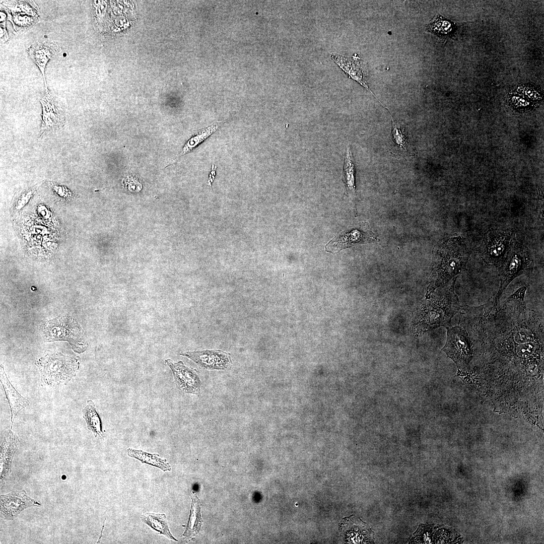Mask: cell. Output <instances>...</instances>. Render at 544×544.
<instances>
[{"label":"cell","mask_w":544,"mask_h":544,"mask_svg":"<svg viewBox=\"0 0 544 544\" xmlns=\"http://www.w3.org/2000/svg\"><path fill=\"white\" fill-rule=\"evenodd\" d=\"M3 5L12 14H26L38 18L39 9L33 1H10L3 2Z\"/></svg>","instance_id":"cell-23"},{"label":"cell","mask_w":544,"mask_h":544,"mask_svg":"<svg viewBox=\"0 0 544 544\" xmlns=\"http://www.w3.org/2000/svg\"><path fill=\"white\" fill-rule=\"evenodd\" d=\"M390 116L392 121V140L396 151L401 154H407L410 147L407 138L404 133V128L400 124L394 121L391 115Z\"/></svg>","instance_id":"cell-24"},{"label":"cell","mask_w":544,"mask_h":544,"mask_svg":"<svg viewBox=\"0 0 544 544\" xmlns=\"http://www.w3.org/2000/svg\"><path fill=\"white\" fill-rule=\"evenodd\" d=\"M201 505L197 495L194 493L191 497L190 515L185 531L182 535L187 538H192L199 533L202 523L201 516Z\"/></svg>","instance_id":"cell-18"},{"label":"cell","mask_w":544,"mask_h":544,"mask_svg":"<svg viewBox=\"0 0 544 544\" xmlns=\"http://www.w3.org/2000/svg\"><path fill=\"white\" fill-rule=\"evenodd\" d=\"M518 92L526 94L533 99H537L539 97L537 89L531 85H522L518 87Z\"/></svg>","instance_id":"cell-27"},{"label":"cell","mask_w":544,"mask_h":544,"mask_svg":"<svg viewBox=\"0 0 544 544\" xmlns=\"http://www.w3.org/2000/svg\"><path fill=\"white\" fill-rule=\"evenodd\" d=\"M41 381L48 385H64L75 376L79 368L78 358L51 351H46L36 363Z\"/></svg>","instance_id":"cell-3"},{"label":"cell","mask_w":544,"mask_h":544,"mask_svg":"<svg viewBox=\"0 0 544 544\" xmlns=\"http://www.w3.org/2000/svg\"><path fill=\"white\" fill-rule=\"evenodd\" d=\"M179 354L207 370H229L232 365L231 354L220 350L188 351Z\"/></svg>","instance_id":"cell-9"},{"label":"cell","mask_w":544,"mask_h":544,"mask_svg":"<svg viewBox=\"0 0 544 544\" xmlns=\"http://www.w3.org/2000/svg\"><path fill=\"white\" fill-rule=\"evenodd\" d=\"M379 241L369 228L362 223L341 233L326 245V251L332 253L353 246Z\"/></svg>","instance_id":"cell-8"},{"label":"cell","mask_w":544,"mask_h":544,"mask_svg":"<svg viewBox=\"0 0 544 544\" xmlns=\"http://www.w3.org/2000/svg\"><path fill=\"white\" fill-rule=\"evenodd\" d=\"M1 511L7 519L12 520L24 509L40 506L41 504L27 496L24 490L1 495Z\"/></svg>","instance_id":"cell-14"},{"label":"cell","mask_w":544,"mask_h":544,"mask_svg":"<svg viewBox=\"0 0 544 544\" xmlns=\"http://www.w3.org/2000/svg\"><path fill=\"white\" fill-rule=\"evenodd\" d=\"M87 404L82 410L83 417L86 422L87 428L93 433L95 437H103L104 433L102 428V422L96 411L95 404L90 399L87 401Z\"/></svg>","instance_id":"cell-19"},{"label":"cell","mask_w":544,"mask_h":544,"mask_svg":"<svg viewBox=\"0 0 544 544\" xmlns=\"http://www.w3.org/2000/svg\"><path fill=\"white\" fill-rule=\"evenodd\" d=\"M1 382L3 387L11 412V428L17 414L29 405L27 399L21 396L12 385L1 365Z\"/></svg>","instance_id":"cell-16"},{"label":"cell","mask_w":544,"mask_h":544,"mask_svg":"<svg viewBox=\"0 0 544 544\" xmlns=\"http://www.w3.org/2000/svg\"><path fill=\"white\" fill-rule=\"evenodd\" d=\"M45 90V94L40 100L42 107V118L39 137L62 127L64 123V116L62 109L50 94L48 89Z\"/></svg>","instance_id":"cell-11"},{"label":"cell","mask_w":544,"mask_h":544,"mask_svg":"<svg viewBox=\"0 0 544 544\" xmlns=\"http://www.w3.org/2000/svg\"><path fill=\"white\" fill-rule=\"evenodd\" d=\"M43 332L46 341H65L78 353L84 352L88 344L82 338V331L78 323L71 317L65 316L47 321Z\"/></svg>","instance_id":"cell-5"},{"label":"cell","mask_w":544,"mask_h":544,"mask_svg":"<svg viewBox=\"0 0 544 544\" xmlns=\"http://www.w3.org/2000/svg\"><path fill=\"white\" fill-rule=\"evenodd\" d=\"M339 529L348 543H369L373 541L374 533L368 525L353 515L342 520Z\"/></svg>","instance_id":"cell-13"},{"label":"cell","mask_w":544,"mask_h":544,"mask_svg":"<svg viewBox=\"0 0 544 544\" xmlns=\"http://www.w3.org/2000/svg\"><path fill=\"white\" fill-rule=\"evenodd\" d=\"M222 123L221 122H216L207 127L197 131L184 146L180 155H183L189 152L199 145L215 132Z\"/></svg>","instance_id":"cell-22"},{"label":"cell","mask_w":544,"mask_h":544,"mask_svg":"<svg viewBox=\"0 0 544 544\" xmlns=\"http://www.w3.org/2000/svg\"><path fill=\"white\" fill-rule=\"evenodd\" d=\"M60 50V47L56 43L50 41L36 43L28 49L31 58L39 68L42 74L45 89L47 88L44 76L45 67L48 60Z\"/></svg>","instance_id":"cell-15"},{"label":"cell","mask_w":544,"mask_h":544,"mask_svg":"<svg viewBox=\"0 0 544 544\" xmlns=\"http://www.w3.org/2000/svg\"><path fill=\"white\" fill-rule=\"evenodd\" d=\"M470 254L461 236L450 238L436 245L433 251L425 299L438 287L461 273L465 268Z\"/></svg>","instance_id":"cell-2"},{"label":"cell","mask_w":544,"mask_h":544,"mask_svg":"<svg viewBox=\"0 0 544 544\" xmlns=\"http://www.w3.org/2000/svg\"><path fill=\"white\" fill-rule=\"evenodd\" d=\"M515 233L509 229H490L485 234L479 253L488 265L499 267L514 242Z\"/></svg>","instance_id":"cell-6"},{"label":"cell","mask_w":544,"mask_h":544,"mask_svg":"<svg viewBox=\"0 0 544 544\" xmlns=\"http://www.w3.org/2000/svg\"><path fill=\"white\" fill-rule=\"evenodd\" d=\"M456 278L438 287L417 307L411 323L415 337L441 326H450L451 319L459 312L461 306L454 291Z\"/></svg>","instance_id":"cell-1"},{"label":"cell","mask_w":544,"mask_h":544,"mask_svg":"<svg viewBox=\"0 0 544 544\" xmlns=\"http://www.w3.org/2000/svg\"><path fill=\"white\" fill-rule=\"evenodd\" d=\"M0 38L1 43L7 42L9 39V36L6 29V21L1 23L0 25Z\"/></svg>","instance_id":"cell-29"},{"label":"cell","mask_w":544,"mask_h":544,"mask_svg":"<svg viewBox=\"0 0 544 544\" xmlns=\"http://www.w3.org/2000/svg\"><path fill=\"white\" fill-rule=\"evenodd\" d=\"M8 18L12 23L15 31L22 33L33 25L38 18L26 14L8 13Z\"/></svg>","instance_id":"cell-26"},{"label":"cell","mask_w":544,"mask_h":544,"mask_svg":"<svg viewBox=\"0 0 544 544\" xmlns=\"http://www.w3.org/2000/svg\"><path fill=\"white\" fill-rule=\"evenodd\" d=\"M165 362L171 370L178 389L187 393H199L201 381L196 369L187 367L181 361L174 362L168 359Z\"/></svg>","instance_id":"cell-10"},{"label":"cell","mask_w":544,"mask_h":544,"mask_svg":"<svg viewBox=\"0 0 544 544\" xmlns=\"http://www.w3.org/2000/svg\"><path fill=\"white\" fill-rule=\"evenodd\" d=\"M127 452L128 456L138 459L143 463H147L156 466L164 471H169L171 469V467L167 460L161 459L157 454H150L141 450H136L132 448H128L127 450Z\"/></svg>","instance_id":"cell-20"},{"label":"cell","mask_w":544,"mask_h":544,"mask_svg":"<svg viewBox=\"0 0 544 544\" xmlns=\"http://www.w3.org/2000/svg\"><path fill=\"white\" fill-rule=\"evenodd\" d=\"M330 57L348 75L369 91L380 103L389 111L388 109L380 102L370 89L367 82L368 67L363 60L356 57V55L352 58H350L332 53Z\"/></svg>","instance_id":"cell-12"},{"label":"cell","mask_w":544,"mask_h":544,"mask_svg":"<svg viewBox=\"0 0 544 544\" xmlns=\"http://www.w3.org/2000/svg\"><path fill=\"white\" fill-rule=\"evenodd\" d=\"M533 265V259L528 250L514 241L498 267L500 285L496 295L492 298L494 303L498 304L500 296L513 280L532 270Z\"/></svg>","instance_id":"cell-4"},{"label":"cell","mask_w":544,"mask_h":544,"mask_svg":"<svg viewBox=\"0 0 544 544\" xmlns=\"http://www.w3.org/2000/svg\"><path fill=\"white\" fill-rule=\"evenodd\" d=\"M141 518L144 523L158 531L160 534L177 541V539L170 532L165 514L146 513L141 516Z\"/></svg>","instance_id":"cell-21"},{"label":"cell","mask_w":544,"mask_h":544,"mask_svg":"<svg viewBox=\"0 0 544 544\" xmlns=\"http://www.w3.org/2000/svg\"><path fill=\"white\" fill-rule=\"evenodd\" d=\"M455 28L454 23L440 15H436L427 26L429 32L438 35H449Z\"/></svg>","instance_id":"cell-25"},{"label":"cell","mask_w":544,"mask_h":544,"mask_svg":"<svg viewBox=\"0 0 544 544\" xmlns=\"http://www.w3.org/2000/svg\"><path fill=\"white\" fill-rule=\"evenodd\" d=\"M124 185L127 187L128 190L132 191H138L141 189V184L136 177L132 176H127L124 179Z\"/></svg>","instance_id":"cell-28"},{"label":"cell","mask_w":544,"mask_h":544,"mask_svg":"<svg viewBox=\"0 0 544 544\" xmlns=\"http://www.w3.org/2000/svg\"><path fill=\"white\" fill-rule=\"evenodd\" d=\"M356 166L352 149L348 143L344 159L343 181L347 196L355 205L356 197L355 185Z\"/></svg>","instance_id":"cell-17"},{"label":"cell","mask_w":544,"mask_h":544,"mask_svg":"<svg viewBox=\"0 0 544 544\" xmlns=\"http://www.w3.org/2000/svg\"><path fill=\"white\" fill-rule=\"evenodd\" d=\"M446 342L442 349L461 369L466 368L471 357V344L467 331L461 326L447 327Z\"/></svg>","instance_id":"cell-7"},{"label":"cell","mask_w":544,"mask_h":544,"mask_svg":"<svg viewBox=\"0 0 544 544\" xmlns=\"http://www.w3.org/2000/svg\"><path fill=\"white\" fill-rule=\"evenodd\" d=\"M0 14H0L1 15L0 21H1V23H3V22L6 21V19H7V15L6 14V13H5L4 11H3L2 10L1 11Z\"/></svg>","instance_id":"cell-30"},{"label":"cell","mask_w":544,"mask_h":544,"mask_svg":"<svg viewBox=\"0 0 544 544\" xmlns=\"http://www.w3.org/2000/svg\"><path fill=\"white\" fill-rule=\"evenodd\" d=\"M65 479H66V476L65 475H63V476H62V479L65 480Z\"/></svg>","instance_id":"cell-31"}]
</instances>
